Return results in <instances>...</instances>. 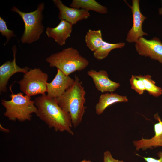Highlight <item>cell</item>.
<instances>
[{
    "mask_svg": "<svg viewBox=\"0 0 162 162\" xmlns=\"http://www.w3.org/2000/svg\"><path fill=\"white\" fill-rule=\"evenodd\" d=\"M138 76L143 81L146 91H147L150 95L154 97H158L162 94V88L155 85V82L152 80L151 75L147 74Z\"/></svg>",
    "mask_w": 162,
    "mask_h": 162,
    "instance_id": "d6986e66",
    "label": "cell"
},
{
    "mask_svg": "<svg viewBox=\"0 0 162 162\" xmlns=\"http://www.w3.org/2000/svg\"><path fill=\"white\" fill-rule=\"evenodd\" d=\"M46 61L50 67L56 68L66 76L77 71H82L89 64L88 61L73 47L64 49L51 54Z\"/></svg>",
    "mask_w": 162,
    "mask_h": 162,
    "instance_id": "3957f363",
    "label": "cell"
},
{
    "mask_svg": "<svg viewBox=\"0 0 162 162\" xmlns=\"http://www.w3.org/2000/svg\"><path fill=\"white\" fill-rule=\"evenodd\" d=\"M75 79L65 75L57 69L55 77L50 83H47V96L56 98L63 94L74 84Z\"/></svg>",
    "mask_w": 162,
    "mask_h": 162,
    "instance_id": "9c48e42d",
    "label": "cell"
},
{
    "mask_svg": "<svg viewBox=\"0 0 162 162\" xmlns=\"http://www.w3.org/2000/svg\"><path fill=\"white\" fill-rule=\"evenodd\" d=\"M80 162H92L89 160H86V159H84L82 160Z\"/></svg>",
    "mask_w": 162,
    "mask_h": 162,
    "instance_id": "d4e9b609",
    "label": "cell"
},
{
    "mask_svg": "<svg viewBox=\"0 0 162 162\" xmlns=\"http://www.w3.org/2000/svg\"><path fill=\"white\" fill-rule=\"evenodd\" d=\"M11 92L10 100H2V104L6 109L4 115L10 120H30L32 114L36 113L37 111L35 101L32 100L30 96L24 95L21 92L14 94Z\"/></svg>",
    "mask_w": 162,
    "mask_h": 162,
    "instance_id": "277c9868",
    "label": "cell"
},
{
    "mask_svg": "<svg viewBox=\"0 0 162 162\" xmlns=\"http://www.w3.org/2000/svg\"><path fill=\"white\" fill-rule=\"evenodd\" d=\"M128 100L126 96L112 92L102 94L95 106L96 113L98 115H100L108 107L112 104L118 102H127Z\"/></svg>",
    "mask_w": 162,
    "mask_h": 162,
    "instance_id": "9a60e30c",
    "label": "cell"
},
{
    "mask_svg": "<svg viewBox=\"0 0 162 162\" xmlns=\"http://www.w3.org/2000/svg\"><path fill=\"white\" fill-rule=\"evenodd\" d=\"M136 50L139 54L158 61L162 64V42L157 37L148 40L141 37L135 43Z\"/></svg>",
    "mask_w": 162,
    "mask_h": 162,
    "instance_id": "52a82bcc",
    "label": "cell"
},
{
    "mask_svg": "<svg viewBox=\"0 0 162 162\" xmlns=\"http://www.w3.org/2000/svg\"><path fill=\"white\" fill-rule=\"evenodd\" d=\"M74 84L62 96L54 98L59 106L71 117L74 127L78 126L82 121L87 107L84 105L86 102V92L82 82L75 75Z\"/></svg>",
    "mask_w": 162,
    "mask_h": 162,
    "instance_id": "7a4b0ae2",
    "label": "cell"
},
{
    "mask_svg": "<svg viewBox=\"0 0 162 162\" xmlns=\"http://www.w3.org/2000/svg\"><path fill=\"white\" fill-rule=\"evenodd\" d=\"M48 74L40 68L31 69L25 74L19 82L20 89L26 95L45 94L47 92Z\"/></svg>",
    "mask_w": 162,
    "mask_h": 162,
    "instance_id": "8992f818",
    "label": "cell"
},
{
    "mask_svg": "<svg viewBox=\"0 0 162 162\" xmlns=\"http://www.w3.org/2000/svg\"><path fill=\"white\" fill-rule=\"evenodd\" d=\"M87 74L92 79L97 90L102 93L113 92L120 86L119 83L114 82L110 79L108 74L105 70L97 71L92 69L88 71Z\"/></svg>",
    "mask_w": 162,
    "mask_h": 162,
    "instance_id": "7c38bea8",
    "label": "cell"
},
{
    "mask_svg": "<svg viewBox=\"0 0 162 162\" xmlns=\"http://www.w3.org/2000/svg\"><path fill=\"white\" fill-rule=\"evenodd\" d=\"M131 88L140 94H142L146 89L142 80L138 76L132 75L130 79Z\"/></svg>",
    "mask_w": 162,
    "mask_h": 162,
    "instance_id": "ffe728a7",
    "label": "cell"
},
{
    "mask_svg": "<svg viewBox=\"0 0 162 162\" xmlns=\"http://www.w3.org/2000/svg\"><path fill=\"white\" fill-rule=\"evenodd\" d=\"M53 3L59 10L58 19L65 20L73 25L90 16L88 11L83 9L69 7L60 0H53Z\"/></svg>",
    "mask_w": 162,
    "mask_h": 162,
    "instance_id": "30bf717a",
    "label": "cell"
},
{
    "mask_svg": "<svg viewBox=\"0 0 162 162\" xmlns=\"http://www.w3.org/2000/svg\"><path fill=\"white\" fill-rule=\"evenodd\" d=\"M159 13L160 15L162 14V6L161 8H160L159 9Z\"/></svg>",
    "mask_w": 162,
    "mask_h": 162,
    "instance_id": "cb8c5ba5",
    "label": "cell"
},
{
    "mask_svg": "<svg viewBox=\"0 0 162 162\" xmlns=\"http://www.w3.org/2000/svg\"><path fill=\"white\" fill-rule=\"evenodd\" d=\"M139 0H132L131 6H129L131 10L133 23L132 27L129 31L126 39L128 43H136L144 36H148L142 29V25L147 17L141 13L140 9Z\"/></svg>",
    "mask_w": 162,
    "mask_h": 162,
    "instance_id": "ba28073f",
    "label": "cell"
},
{
    "mask_svg": "<svg viewBox=\"0 0 162 162\" xmlns=\"http://www.w3.org/2000/svg\"><path fill=\"white\" fill-rule=\"evenodd\" d=\"M14 58L12 61H8L0 67V92L5 93L7 91V85L10 77L18 72L26 73L30 70L27 67L21 68L18 66L16 62L17 48L15 45L12 48Z\"/></svg>",
    "mask_w": 162,
    "mask_h": 162,
    "instance_id": "8fae6325",
    "label": "cell"
},
{
    "mask_svg": "<svg viewBox=\"0 0 162 162\" xmlns=\"http://www.w3.org/2000/svg\"><path fill=\"white\" fill-rule=\"evenodd\" d=\"M0 32L3 36H5L6 41L4 44H6L12 38L15 37L14 31L10 30L7 26L6 23L4 20L0 17Z\"/></svg>",
    "mask_w": 162,
    "mask_h": 162,
    "instance_id": "44dd1931",
    "label": "cell"
},
{
    "mask_svg": "<svg viewBox=\"0 0 162 162\" xmlns=\"http://www.w3.org/2000/svg\"><path fill=\"white\" fill-rule=\"evenodd\" d=\"M159 158L157 159L152 157H144L143 158L146 162H162V151L158 153Z\"/></svg>",
    "mask_w": 162,
    "mask_h": 162,
    "instance_id": "603a6c76",
    "label": "cell"
},
{
    "mask_svg": "<svg viewBox=\"0 0 162 162\" xmlns=\"http://www.w3.org/2000/svg\"><path fill=\"white\" fill-rule=\"evenodd\" d=\"M158 122L154 125V136L150 139L142 138L140 140L133 141L136 150L140 149L145 150L153 147L162 146V120L158 113L154 116Z\"/></svg>",
    "mask_w": 162,
    "mask_h": 162,
    "instance_id": "4fadbf2b",
    "label": "cell"
},
{
    "mask_svg": "<svg viewBox=\"0 0 162 162\" xmlns=\"http://www.w3.org/2000/svg\"><path fill=\"white\" fill-rule=\"evenodd\" d=\"M44 5V2L40 3L35 10L30 12H22L15 6L10 9L18 14L24 22V31L20 39L22 43L31 44L40 38L44 28L42 22Z\"/></svg>",
    "mask_w": 162,
    "mask_h": 162,
    "instance_id": "5b68a950",
    "label": "cell"
},
{
    "mask_svg": "<svg viewBox=\"0 0 162 162\" xmlns=\"http://www.w3.org/2000/svg\"><path fill=\"white\" fill-rule=\"evenodd\" d=\"M73 26L65 20H60L56 27H47L45 33L48 37L52 38L59 45L62 46L65 44L68 38L70 36Z\"/></svg>",
    "mask_w": 162,
    "mask_h": 162,
    "instance_id": "5bb4252c",
    "label": "cell"
},
{
    "mask_svg": "<svg viewBox=\"0 0 162 162\" xmlns=\"http://www.w3.org/2000/svg\"><path fill=\"white\" fill-rule=\"evenodd\" d=\"M71 7L92 10L98 13L104 14L108 13V8L95 0H73L70 4Z\"/></svg>",
    "mask_w": 162,
    "mask_h": 162,
    "instance_id": "2e32d148",
    "label": "cell"
},
{
    "mask_svg": "<svg viewBox=\"0 0 162 162\" xmlns=\"http://www.w3.org/2000/svg\"><path fill=\"white\" fill-rule=\"evenodd\" d=\"M125 43L121 42L116 43H110L104 41L102 45L94 52V57L98 60H103L106 58L110 52L115 49L123 48Z\"/></svg>",
    "mask_w": 162,
    "mask_h": 162,
    "instance_id": "ac0fdd59",
    "label": "cell"
},
{
    "mask_svg": "<svg viewBox=\"0 0 162 162\" xmlns=\"http://www.w3.org/2000/svg\"><path fill=\"white\" fill-rule=\"evenodd\" d=\"M85 39L86 46L93 52L102 45L104 41L100 29H89L86 34Z\"/></svg>",
    "mask_w": 162,
    "mask_h": 162,
    "instance_id": "e0dca14e",
    "label": "cell"
},
{
    "mask_svg": "<svg viewBox=\"0 0 162 162\" xmlns=\"http://www.w3.org/2000/svg\"><path fill=\"white\" fill-rule=\"evenodd\" d=\"M34 101L37 108L36 114L49 127L53 128L56 131H66L74 134L70 115L59 106L54 98L45 94L37 97Z\"/></svg>",
    "mask_w": 162,
    "mask_h": 162,
    "instance_id": "6da1fadb",
    "label": "cell"
},
{
    "mask_svg": "<svg viewBox=\"0 0 162 162\" xmlns=\"http://www.w3.org/2000/svg\"><path fill=\"white\" fill-rule=\"evenodd\" d=\"M104 162H124L123 160L116 159L113 158L111 152L108 150L104 154Z\"/></svg>",
    "mask_w": 162,
    "mask_h": 162,
    "instance_id": "7402d4cb",
    "label": "cell"
}]
</instances>
